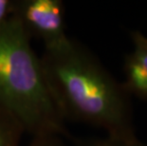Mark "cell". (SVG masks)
Listing matches in <instances>:
<instances>
[{"label": "cell", "mask_w": 147, "mask_h": 146, "mask_svg": "<svg viewBox=\"0 0 147 146\" xmlns=\"http://www.w3.org/2000/svg\"><path fill=\"white\" fill-rule=\"evenodd\" d=\"M0 107L37 136H67L30 36L13 16L0 28Z\"/></svg>", "instance_id": "2"}, {"label": "cell", "mask_w": 147, "mask_h": 146, "mask_svg": "<svg viewBox=\"0 0 147 146\" xmlns=\"http://www.w3.org/2000/svg\"><path fill=\"white\" fill-rule=\"evenodd\" d=\"M133 50L124 58L123 87L130 96L147 100V37L132 32Z\"/></svg>", "instance_id": "4"}, {"label": "cell", "mask_w": 147, "mask_h": 146, "mask_svg": "<svg viewBox=\"0 0 147 146\" xmlns=\"http://www.w3.org/2000/svg\"><path fill=\"white\" fill-rule=\"evenodd\" d=\"M76 146H146L138 138L121 139L106 136L105 138H96L76 141Z\"/></svg>", "instance_id": "6"}, {"label": "cell", "mask_w": 147, "mask_h": 146, "mask_svg": "<svg viewBox=\"0 0 147 146\" xmlns=\"http://www.w3.org/2000/svg\"><path fill=\"white\" fill-rule=\"evenodd\" d=\"M12 16L30 38H39L45 46L56 45L68 37L62 0H13Z\"/></svg>", "instance_id": "3"}, {"label": "cell", "mask_w": 147, "mask_h": 146, "mask_svg": "<svg viewBox=\"0 0 147 146\" xmlns=\"http://www.w3.org/2000/svg\"><path fill=\"white\" fill-rule=\"evenodd\" d=\"M40 61L64 120L101 128L109 137L136 138L131 96L88 49L67 37L45 46Z\"/></svg>", "instance_id": "1"}, {"label": "cell", "mask_w": 147, "mask_h": 146, "mask_svg": "<svg viewBox=\"0 0 147 146\" xmlns=\"http://www.w3.org/2000/svg\"><path fill=\"white\" fill-rule=\"evenodd\" d=\"M13 0H0V28L10 20L12 16Z\"/></svg>", "instance_id": "8"}, {"label": "cell", "mask_w": 147, "mask_h": 146, "mask_svg": "<svg viewBox=\"0 0 147 146\" xmlns=\"http://www.w3.org/2000/svg\"><path fill=\"white\" fill-rule=\"evenodd\" d=\"M29 146H65L60 137L57 136H37L33 137Z\"/></svg>", "instance_id": "7"}, {"label": "cell", "mask_w": 147, "mask_h": 146, "mask_svg": "<svg viewBox=\"0 0 147 146\" xmlns=\"http://www.w3.org/2000/svg\"><path fill=\"white\" fill-rule=\"evenodd\" d=\"M24 132L21 124L0 107V146H19Z\"/></svg>", "instance_id": "5"}]
</instances>
